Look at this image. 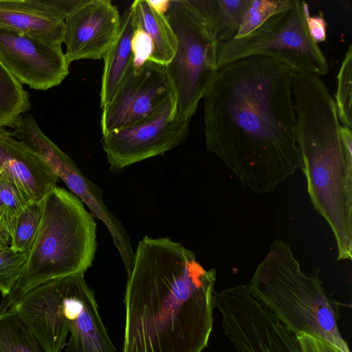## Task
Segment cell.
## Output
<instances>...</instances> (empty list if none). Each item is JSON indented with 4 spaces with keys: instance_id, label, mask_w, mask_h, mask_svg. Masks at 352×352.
I'll use <instances>...</instances> for the list:
<instances>
[{
    "instance_id": "obj_1",
    "label": "cell",
    "mask_w": 352,
    "mask_h": 352,
    "mask_svg": "<svg viewBox=\"0 0 352 352\" xmlns=\"http://www.w3.org/2000/svg\"><path fill=\"white\" fill-rule=\"evenodd\" d=\"M295 68L266 56L218 67L203 98L205 144L254 193L273 192L302 162L296 138Z\"/></svg>"
},
{
    "instance_id": "obj_2",
    "label": "cell",
    "mask_w": 352,
    "mask_h": 352,
    "mask_svg": "<svg viewBox=\"0 0 352 352\" xmlns=\"http://www.w3.org/2000/svg\"><path fill=\"white\" fill-rule=\"evenodd\" d=\"M217 272L169 237L144 236L127 274L122 352H202L213 328Z\"/></svg>"
},
{
    "instance_id": "obj_3",
    "label": "cell",
    "mask_w": 352,
    "mask_h": 352,
    "mask_svg": "<svg viewBox=\"0 0 352 352\" xmlns=\"http://www.w3.org/2000/svg\"><path fill=\"white\" fill-rule=\"evenodd\" d=\"M292 90L308 195L333 233L336 259L351 260L352 130L341 125L334 98L320 76L296 72Z\"/></svg>"
},
{
    "instance_id": "obj_4",
    "label": "cell",
    "mask_w": 352,
    "mask_h": 352,
    "mask_svg": "<svg viewBox=\"0 0 352 352\" xmlns=\"http://www.w3.org/2000/svg\"><path fill=\"white\" fill-rule=\"evenodd\" d=\"M246 285L292 331L320 337L350 352L338 328L339 305L326 294L320 269L305 272L288 243L275 240Z\"/></svg>"
},
{
    "instance_id": "obj_5",
    "label": "cell",
    "mask_w": 352,
    "mask_h": 352,
    "mask_svg": "<svg viewBox=\"0 0 352 352\" xmlns=\"http://www.w3.org/2000/svg\"><path fill=\"white\" fill-rule=\"evenodd\" d=\"M43 212L21 275L2 298L0 313L30 290L49 281L85 274L97 251V224L82 201L55 186L43 199Z\"/></svg>"
},
{
    "instance_id": "obj_6",
    "label": "cell",
    "mask_w": 352,
    "mask_h": 352,
    "mask_svg": "<svg viewBox=\"0 0 352 352\" xmlns=\"http://www.w3.org/2000/svg\"><path fill=\"white\" fill-rule=\"evenodd\" d=\"M214 298L236 352H342L320 337L288 329L247 285L216 292Z\"/></svg>"
},
{
    "instance_id": "obj_7",
    "label": "cell",
    "mask_w": 352,
    "mask_h": 352,
    "mask_svg": "<svg viewBox=\"0 0 352 352\" xmlns=\"http://www.w3.org/2000/svg\"><path fill=\"white\" fill-rule=\"evenodd\" d=\"M309 16L307 4L294 0L291 7L272 15L247 35L217 43V67L258 56L276 59L298 72L320 77L327 74L329 63L308 30Z\"/></svg>"
},
{
    "instance_id": "obj_8",
    "label": "cell",
    "mask_w": 352,
    "mask_h": 352,
    "mask_svg": "<svg viewBox=\"0 0 352 352\" xmlns=\"http://www.w3.org/2000/svg\"><path fill=\"white\" fill-rule=\"evenodd\" d=\"M164 14L177 41L166 74L177 115L190 121L217 74V43L188 0H169Z\"/></svg>"
},
{
    "instance_id": "obj_9",
    "label": "cell",
    "mask_w": 352,
    "mask_h": 352,
    "mask_svg": "<svg viewBox=\"0 0 352 352\" xmlns=\"http://www.w3.org/2000/svg\"><path fill=\"white\" fill-rule=\"evenodd\" d=\"M175 99L166 65L146 60L133 61L109 103L102 109V135L159 115Z\"/></svg>"
},
{
    "instance_id": "obj_10",
    "label": "cell",
    "mask_w": 352,
    "mask_h": 352,
    "mask_svg": "<svg viewBox=\"0 0 352 352\" xmlns=\"http://www.w3.org/2000/svg\"><path fill=\"white\" fill-rule=\"evenodd\" d=\"M190 122L177 115L174 99L155 117L102 135L109 171L121 173L129 166L181 145L188 137Z\"/></svg>"
},
{
    "instance_id": "obj_11",
    "label": "cell",
    "mask_w": 352,
    "mask_h": 352,
    "mask_svg": "<svg viewBox=\"0 0 352 352\" xmlns=\"http://www.w3.org/2000/svg\"><path fill=\"white\" fill-rule=\"evenodd\" d=\"M0 62L22 85L36 90L59 85L69 73L61 46L2 30Z\"/></svg>"
},
{
    "instance_id": "obj_12",
    "label": "cell",
    "mask_w": 352,
    "mask_h": 352,
    "mask_svg": "<svg viewBox=\"0 0 352 352\" xmlns=\"http://www.w3.org/2000/svg\"><path fill=\"white\" fill-rule=\"evenodd\" d=\"M120 23V12L111 0H83L64 20L68 63L103 58L118 37Z\"/></svg>"
},
{
    "instance_id": "obj_13",
    "label": "cell",
    "mask_w": 352,
    "mask_h": 352,
    "mask_svg": "<svg viewBox=\"0 0 352 352\" xmlns=\"http://www.w3.org/2000/svg\"><path fill=\"white\" fill-rule=\"evenodd\" d=\"M6 311L15 314L45 352H61L69 336L63 305V278L30 290Z\"/></svg>"
},
{
    "instance_id": "obj_14",
    "label": "cell",
    "mask_w": 352,
    "mask_h": 352,
    "mask_svg": "<svg viewBox=\"0 0 352 352\" xmlns=\"http://www.w3.org/2000/svg\"><path fill=\"white\" fill-rule=\"evenodd\" d=\"M63 305L69 328L63 352H116L85 274L63 278Z\"/></svg>"
},
{
    "instance_id": "obj_15",
    "label": "cell",
    "mask_w": 352,
    "mask_h": 352,
    "mask_svg": "<svg viewBox=\"0 0 352 352\" xmlns=\"http://www.w3.org/2000/svg\"><path fill=\"white\" fill-rule=\"evenodd\" d=\"M82 0H0V30L61 46L64 20Z\"/></svg>"
},
{
    "instance_id": "obj_16",
    "label": "cell",
    "mask_w": 352,
    "mask_h": 352,
    "mask_svg": "<svg viewBox=\"0 0 352 352\" xmlns=\"http://www.w3.org/2000/svg\"><path fill=\"white\" fill-rule=\"evenodd\" d=\"M0 175L15 184L32 201L43 199L58 179L39 156L1 126Z\"/></svg>"
},
{
    "instance_id": "obj_17",
    "label": "cell",
    "mask_w": 352,
    "mask_h": 352,
    "mask_svg": "<svg viewBox=\"0 0 352 352\" xmlns=\"http://www.w3.org/2000/svg\"><path fill=\"white\" fill-rule=\"evenodd\" d=\"M135 27L144 32L151 45L148 60L168 65L175 56L177 41L165 14L149 0H135L130 6Z\"/></svg>"
},
{
    "instance_id": "obj_18",
    "label": "cell",
    "mask_w": 352,
    "mask_h": 352,
    "mask_svg": "<svg viewBox=\"0 0 352 352\" xmlns=\"http://www.w3.org/2000/svg\"><path fill=\"white\" fill-rule=\"evenodd\" d=\"M134 32L133 13L129 7L121 16L120 28L116 41L103 58L104 67L100 93L101 109L109 103L133 61L132 41Z\"/></svg>"
},
{
    "instance_id": "obj_19",
    "label": "cell",
    "mask_w": 352,
    "mask_h": 352,
    "mask_svg": "<svg viewBox=\"0 0 352 352\" xmlns=\"http://www.w3.org/2000/svg\"><path fill=\"white\" fill-rule=\"evenodd\" d=\"M252 0H188L217 43L238 35Z\"/></svg>"
},
{
    "instance_id": "obj_20",
    "label": "cell",
    "mask_w": 352,
    "mask_h": 352,
    "mask_svg": "<svg viewBox=\"0 0 352 352\" xmlns=\"http://www.w3.org/2000/svg\"><path fill=\"white\" fill-rule=\"evenodd\" d=\"M30 109L28 92L0 62V126L12 128Z\"/></svg>"
},
{
    "instance_id": "obj_21",
    "label": "cell",
    "mask_w": 352,
    "mask_h": 352,
    "mask_svg": "<svg viewBox=\"0 0 352 352\" xmlns=\"http://www.w3.org/2000/svg\"><path fill=\"white\" fill-rule=\"evenodd\" d=\"M0 352H45L19 318L0 313Z\"/></svg>"
},
{
    "instance_id": "obj_22",
    "label": "cell",
    "mask_w": 352,
    "mask_h": 352,
    "mask_svg": "<svg viewBox=\"0 0 352 352\" xmlns=\"http://www.w3.org/2000/svg\"><path fill=\"white\" fill-rule=\"evenodd\" d=\"M43 212V199L32 201L16 217L10 248L14 252H29L38 231Z\"/></svg>"
},
{
    "instance_id": "obj_23",
    "label": "cell",
    "mask_w": 352,
    "mask_h": 352,
    "mask_svg": "<svg viewBox=\"0 0 352 352\" xmlns=\"http://www.w3.org/2000/svg\"><path fill=\"white\" fill-rule=\"evenodd\" d=\"M335 102L342 126L352 130V45L346 52L337 76Z\"/></svg>"
},
{
    "instance_id": "obj_24",
    "label": "cell",
    "mask_w": 352,
    "mask_h": 352,
    "mask_svg": "<svg viewBox=\"0 0 352 352\" xmlns=\"http://www.w3.org/2000/svg\"><path fill=\"white\" fill-rule=\"evenodd\" d=\"M294 1V0H252L236 38L250 33L272 15L291 7Z\"/></svg>"
},
{
    "instance_id": "obj_25",
    "label": "cell",
    "mask_w": 352,
    "mask_h": 352,
    "mask_svg": "<svg viewBox=\"0 0 352 352\" xmlns=\"http://www.w3.org/2000/svg\"><path fill=\"white\" fill-rule=\"evenodd\" d=\"M28 257V252H14L8 248L0 252V292L8 297L15 287Z\"/></svg>"
},
{
    "instance_id": "obj_26",
    "label": "cell",
    "mask_w": 352,
    "mask_h": 352,
    "mask_svg": "<svg viewBox=\"0 0 352 352\" xmlns=\"http://www.w3.org/2000/svg\"><path fill=\"white\" fill-rule=\"evenodd\" d=\"M307 25L311 37L316 44L326 40L327 23L322 12L318 15L308 16Z\"/></svg>"
},
{
    "instance_id": "obj_27",
    "label": "cell",
    "mask_w": 352,
    "mask_h": 352,
    "mask_svg": "<svg viewBox=\"0 0 352 352\" xmlns=\"http://www.w3.org/2000/svg\"><path fill=\"white\" fill-rule=\"evenodd\" d=\"M14 220L5 208L0 197V236L9 244Z\"/></svg>"
},
{
    "instance_id": "obj_28",
    "label": "cell",
    "mask_w": 352,
    "mask_h": 352,
    "mask_svg": "<svg viewBox=\"0 0 352 352\" xmlns=\"http://www.w3.org/2000/svg\"><path fill=\"white\" fill-rule=\"evenodd\" d=\"M10 248V244L7 241L0 236V252Z\"/></svg>"
}]
</instances>
